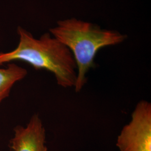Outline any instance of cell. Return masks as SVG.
Listing matches in <instances>:
<instances>
[{
    "instance_id": "1",
    "label": "cell",
    "mask_w": 151,
    "mask_h": 151,
    "mask_svg": "<svg viewBox=\"0 0 151 151\" xmlns=\"http://www.w3.org/2000/svg\"><path fill=\"white\" fill-rule=\"evenodd\" d=\"M17 33L20 37L17 47L8 53L0 52V65L22 60L35 70L44 69L53 73L60 86H75L77 65L73 54L65 44L49 33L37 39L20 27Z\"/></svg>"
},
{
    "instance_id": "2",
    "label": "cell",
    "mask_w": 151,
    "mask_h": 151,
    "mask_svg": "<svg viewBox=\"0 0 151 151\" xmlns=\"http://www.w3.org/2000/svg\"><path fill=\"white\" fill-rule=\"evenodd\" d=\"M50 32L73 55L77 65L76 92L86 83L88 71L96 67L94 60L97 52L104 47L121 43L127 38V35L119 32L103 29L96 24L76 18L60 20Z\"/></svg>"
},
{
    "instance_id": "3",
    "label": "cell",
    "mask_w": 151,
    "mask_h": 151,
    "mask_svg": "<svg viewBox=\"0 0 151 151\" xmlns=\"http://www.w3.org/2000/svg\"><path fill=\"white\" fill-rule=\"evenodd\" d=\"M116 146L120 151H151V104L138 103L132 119L121 130Z\"/></svg>"
},
{
    "instance_id": "4",
    "label": "cell",
    "mask_w": 151,
    "mask_h": 151,
    "mask_svg": "<svg viewBox=\"0 0 151 151\" xmlns=\"http://www.w3.org/2000/svg\"><path fill=\"white\" fill-rule=\"evenodd\" d=\"M10 142L11 151H47L45 130L38 114H34L26 127L17 125Z\"/></svg>"
},
{
    "instance_id": "5",
    "label": "cell",
    "mask_w": 151,
    "mask_h": 151,
    "mask_svg": "<svg viewBox=\"0 0 151 151\" xmlns=\"http://www.w3.org/2000/svg\"><path fill=\"white\" fill-rule=\"evenodd\" d=\"M27 72L15 63H9L6 68H0V104L9 96L14 84L23 79Z\"/></svg>"
}]
</instances>
